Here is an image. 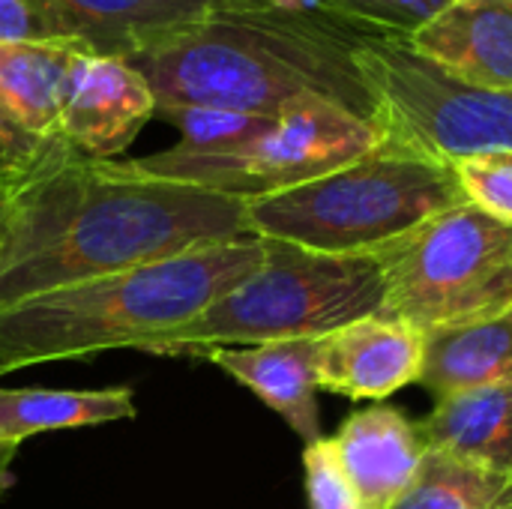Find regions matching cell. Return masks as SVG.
Instances as JSON below:
<instances>
[{
    "instance_id": "obj_1",
    "label": "cell",
    "mask_w": 512,
    "mask_h": 509,
    "mask_svg": "<svg viewBox=\"0 0 512 509\" xmlns=\"http://www.w3.org/2000/svg\"><path fill=\"white\" fill-rule=\"evenodd\" d=\"M237 237H252L246 201L138 174L126 159H87L57 138L12 180L0 309Z\"/></svg>"
},
{
    "instance_id": "obj_2",
    "label": "cell",
    "mask_w": 512,
    "mask_h": 509,
    "mask_svg": "<svg viewBox=\"0 0 512 509\" xmlns=\"http://www.w3.org/2000/svg\"><path fill=\"white\" fill-rule=\"evenodd\" d=\"M378 36L345 18L246 3L210 12L126 63L144 75L156 108L276 117L300 96H321L378 123L381 102L360 57Z\"/></svg>"
},
{
    "instance_id": "obj_3",
    "label": "cell",
    "mask_w": 512,
    "mask_h": 509,
    "mask_svg": "<svg viewBox=\"0 0 512 509\" xmlns=\"http://www.w3.org/2000/svg\"><path fill=\"white\" fill-rule=\"evenodd\" d=\"M264 261L261 237L204 243L180 255L66 285L0 309V375L99 351H147Z\"/></svg>"
},
{
    "instance_id": "obj_4",
    "label": "cell",
    "mask_w": 512,
    "mask_h": 509,
    "mask_svg": "<svg viewBox=\"0 0 512 509\" xmlns=\"http://www.w3.org/2000/svg\"><path fill=\"white\" fill-rule=\"evenodd\" d=\"M468 204L450 165L384 141L303 186L246 201L252 237L333 255H375L426 219Z\"/></svg>"
},
{
    "instance_id": "obj_5",
    "label": "cell",
    "mask_w": 512,
    "mask_h": 509,
    "mask_svg": "<svg viewBox=\"0 0 512 509\" xmlns=\"http://www.w3.org/2000/svg\"><path fill=\"white\" fill-rule=\"evenodd\" d=\"M381 312L384 270L378 255H333L264 240V261L255 273L147 351L201 357L213 348L324 339Z\"/></svg>"
},
{
    "instance_id": "obj_6",
    "label": "cell",
    "mask_w": 512,
    "mask_h": 509,
    "mask_svg": "<svg viewBox=\"0 0 512 509\" xmlns=\"http://www.w3.org/2000/svg\"><path fill=\"white\" fill-rule=\"evenodd\" d=\"M384 312L420 333L512 309V222L474 204L450 207L375 252Z\"/></svg>"
},
{
    "instance_id": "obj_7",
    "label": "cell",
    "mask_w": 512,
    "mask_h": 509,
    "mask_svg": "<svg viewBox=\"0 0 512 509\" xmlns=\"http://www.w3.org/2000/svg\"><path fill=\"white\" fill-rule=\"evenodd\" d=\"M384 141L387 135L378 123L321 96H300L243 141L213 150L174 144L162 153L126 159V165L147 177L252 201L339 171L369 156Z\"/></svg>"
},
{
    "instance_id": "obj_8",
    "label": "cell",
    "mask_w": 512,
    "mask_h": 509,
    "mask_svg": "<svg viewBox=\"0 0 512 509\" xmlns=\"http://www.w3.org/2000/svg\"><path fill=\"white\" fill-rule=\"evenodd\" d=\"M360 57L390 141L444 165L512 150V90L462 84L420 57L408 39L378 36Z\"/></svg>"
},
{
    "instance_id": "obj_9",
    "label": "cell",
    "mask_w": 512,
    "mask_h": 509,
    "mask_svg": "<svg viewBox=\"0 0 512 509\" xmlns=\"http://www.w3.org/2000/svg\"><path fill=\"white\" fill-rule=\"evenodd\" d=\"M42 36L81 54L135 57L210 12L264 0H30Z\"/></svg>"
},
{
    "instance_id": "obj_10",
    "label": "cell",
    "mask_w": 512,
    "mask_h": 509,
    "mask_svg": "<svg viewBox=\"0 0 512 509\" xmlns=\"http://www.w3.org/2000/svg\"><path fill=\"white\" fill-rule=\"evenodd\" d=\"M156 117V96L123 57L78 54L60 99V138L87 159H117Z\"/></svg>"
},
{
    "instance_id": "obj_11",
    "label": "cell",
    "mask_w": 512,
    "mask_h": 509,
    "mask_svg": "<svg viewBox=\"0 0 512 509\" xmlns=\"http://www.w3.org/2000/svg\"><path fill=\"white\" fill-rule=\"evenodd\" d=\"M426 333L390 315L354 321L321 339L318 390L345 399H387L420 381Z\"/></svg>"
},
{
    "instance_id": "obj_12",
    "label": "cell",
    "mask_w": 512,
    "mask_h": 509,
    "mask_svg": "<svg viewBox=\"0 0 512 509\" xmlns=\"http://www.w3.org/2000/svg\"><path fill=\"white\" fill-rule=\"evenodd\" d=\"M408 45L462 84L512 90V0H450Z\"/></svg>"
},
{
    "instance_id": "obj_13",
    "label": "cell",
    "mask_w": 512,
    "mask_h": 509,
    "mask_svg": "<svg viewBox=\"0 0 512 509\" xmlns=\"http://www.w3.org/2000/svg\"><path fill=\"white\" fill-rule=\"evenodd\" d=\"M330 441L366 509L396 507L426 459L417 423L390 405L357 411Z\"/></svg>"
},
{
    "instance_id": "obj_14",
    "label": "cell",
    "mask_w": 512,
    "mask_h": 509,
    "mask_svg": "<svg viewBox=\"0 0 512 509\" xmlns=\"http://www.w3.org/2000/svg\"><path fill=\"white\" fill-rule=\"evenodd\" d=\"M318 348L321 339H285L252 348H213L201 357L249 387L312 444L324 438L318 414Z\"/></svg>"
},
{
    "instance_id": "obj_15",
    "label": "cell",
    "mask_w": 512,
    "mask_h": 509,
    "mask_svg": "<svg viewBox=\"0 0 512 509\" xmlns=\"http://www.w3.org/2000/svg\"><path fill=\"white\" fill-rule=\"evenodd\" d=\"M417 432L429 453L512 480V384L438 399Z\"/></svg>"
},
{
    "instance_id": "obj_16",
    "label": "cell",
    "mask_w": 512,
    "mask_h": 509,
    "mask_svg": "<svg viewBox=\"0 0 512 509\" xmlns=\"http://www.w3.org/2000/svg\"><path fill=\"white\" fill-rule=\"evenodd\" d=\"M420 387L432 399L512 384V309L504 315L426 333Z\"/></svg>"
},
{
    "instance_id": "obj_17",
    "label": "cell",
    "mask_w": 512,
    "mask_h": 509,
    "mask_svg": "<svg viewBox=\"0 0 512 509\" xmlns=\"http://www.w3.org/2000/svg\"><path fill=\"white\" fill-rule=\"evenodd\" d=\"M78 54L57 39L0 42V102L36 141L60 138V99Z\"/></svg>"
},
{
    "instance_id": "obj_18",
    "label": "cell",
    "mask_w": 512,
    "mask_h": 509,
    "mask_svg": "<svg viewBox=\"0 0 512 509\" xmlns=\"http://www.w3.org/2000/svg\"><path fill=\"white\" fill-rule=\"evenodd\" d=\"M138 405L129 387L105 390H33L0 387V438L27 441L42 432L84 429L135 420Z\"/></svg>"
},
{
    "instance_id": "obj_19",
    "label": "cell",
    "mask_w": 512,
    "mask_h": 509,
    "mask_svg": "<svg viewBox=\"0 0 512 509\" xmlns=\"http://www.w3.org/2000/svg\"><path fill=\"white\" fill-rule=\"evenodd\" d=\"M512 501V480L429 453L393 509H504Z\"/></svg>"
},
{
    "instance_id": "obj_20",
    "label": "cell",
    "mask_w": 512,
    "mask_h": 509,
    "mask_svg": "<svg viewBox=\"0 0 512 509\" xmlns=\"http://www.w3.org/2000/svg\"><path fill=\"white\" fill-rule=\"evenodd\" d=\"M450 168L468 204L504 222H512V150L465 156V159H456Z\"/></svg>"
},
{
    "instance_id": "obj_21",
    "label": "cell",
    "mask_w": 512,
    "mask_h": 509,
    "mask_svg": "<svg viewBox=\"0 0 512 509\" xmlns=\"http://www.w3.org/2000/svg\"><path fill=\"white\" fill-rule=\"evenodd\" d=\"M303 471H306L309 509H366L348 474L342 471L330 438H318L306 444Z\"/></svg>"
},
{
    "instance_id": "obj_22",
    "label": "cell",
    "mask_w": 512,
    "mask_h": 509,
    "mask_svg": "<svg viewBox=\"0 0 512 509\" xmlns=\"http://www.w3.org/2000/svg\"><path fill=\"white\" fill-rule=\"evenodd\" d=\"M330 3L375 33H384L390 39H411V33L423 27L435 12H441L450 0H330Z\"/></svg>"
},
{
    "instance_id": "obj_23",
    "label": "cell",
    "mask_w": 512,
    "mask_h": 509,
    "mask_svg": "<svg viewBox=\"0 0 512 509\" xmlns=\"http://www.w3.org/2000/svg\"><path fill=\"white\" fill-rule=\"evenodd\" d=\"M51 141H36L33 135H27L3 108L0 102V177L3 180H18L24 177L36 159L45 153Z\"/></svg>"
},
{
    "instance_id": "obj_24",
    "label": "cell",
    "mask_w": 512,
    "mask_h": 509,
    "mask_svg": "<svg viewBox=\"0 0 512 509\" xmlns=\"http://www.w3.org/2000/svg\"><path fill=\"white\" fill-rule=\"evenodd\" d=\"M45 39L30 0H0V42Z\"/></svg>"
},
{
    "instance_id": "obj_25",
    "label": "cell",
    "mask_w": 512,
    "mask_h": 509,
    "mask_svg": "<svg viewBox=\"0 0 512 509\" xmlns=\"http://www.w3.org/2000/svg\"><path fill=\"white\" fill-rule=\"evenodd\" d=\"M267 6H276V9H291V12H315V15H330V18H345V21H354L348 18L339 6H333L330 0H264ZM360 24V21H354ZM363 27V24H360ZM369 30V27H366ZM384 36V33H381Z\"/></svg>"
},
{
    "instance_id": "obj_26",
    "label": "cell",
    "mask_w": 512,
    "mask_h": 509,
    "mask_svg": "<svg viewBox=\"0 0 512 509\" xmlns=\"http://www.w3.org/2000/svg\"><path fill=\"white\" fill-rule=\"evenodd\" d=\"M21 450V441H6L0 438V498L6 495L9 489V471H12V462Z\"/></svg>"
},
{
    "instance_id": "obj_27",
    "label": "cell",
    "mask_w": 512,
    "mask_h": 509,
    "mask_svg": "<svg viewBox=\"0 0 512 509\" xmlns=\"http://www.w3.org/2000/svg\"><path fill=\"white\" fill-rule=\"evenodd\" d=\"M9 204H12V180H3V177H0V240H3V234H6Z\"/></svg>"
},
{
    "instance_id": "obj_28",
    "label": "cell",
    "mask_w": 512,
    "mask_h": 509,
    "mask_svg": "<svg viewBox=\"0 0 512 509\" xmlns=\"http://www.w3.org/2000/svg\"><path fill=\"white\" fill-rule=\"evenodd\" d=\"M504 509H512V501H510V504H507V507H504Z\"/></svg>"
}]
</instances>
